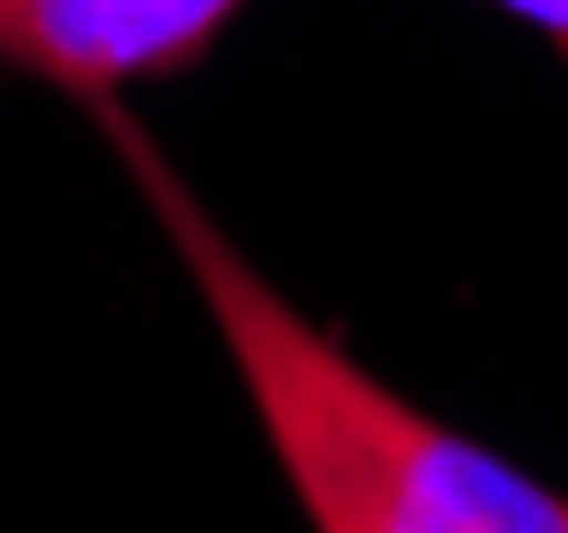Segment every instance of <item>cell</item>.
Listing matches in <instances>:
<instances>
[{
  "label": "cell",
  "mask_w": 568,
  "mask_h": 533,
  "mask_svg": "<svg viewBox=\"0 0 568 533\" xmlns=\"http://www.w3.org/2000/svg\"><path fill=\"white\" fill-rule=\"evenodd\" d=\"M102 127L179 246V271L213 305V330L246 381V407L263 416V441L323 533H568V491L535 483L500 449L433 423L390 381L348 365L213 229V212L153 153V136H136L119 111H102Z\"/></svg>",
  "instance_id": "6da1fadb"
},
{
  "label": "cell",
  "mask_w": 568,
  "mask_h": 533,
  "mask_svg": "<svg viewBox=\"0 0 568 533\" xmlns=\"http://www.w3.org/2000/svg\"><path fill=\"white\" fill-rule=\"evenodd\" d=\"M500 9H518L526 25H544V34H560V43H568V0H500Z\"/></svg>",
  "instance_id": "3957f363"
},
{
  "label": "cell",
  "mask_w": 568,
  "mask_h": 533,
  "mask_svg": "<svg viewBox=\"0 0 568 533\" xmlns=\"http://www.w3.org/2000/svg\"><path fill=\"white\" fill-rule=\"evenodd\" d=\"M246 0H0V60L111 102L119 85L187 69Z\"/></svg>",
  "instance_id": "7a4b0ae2"
}]
</instances>
